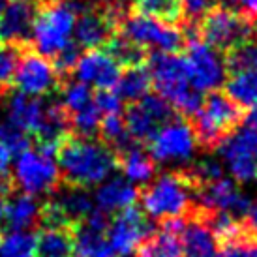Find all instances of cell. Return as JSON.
Here are the masks:
<instances>
[{
    "mask_svg": "<svg viewBox=\"0 0 257 257\" xmlns=\"http://www.w3.org/2000/svg\"><path fill=\"white\" fill-rule=\"evenodd\" d=\"M150 223L145 212L130 207L116 212L107 225V242L114 255L128 257L149 238Z\"/></svg>",
    "mask_w": 257,
    "mask_h": 257,
    "instance_id": "12",
    "label": "cell"
},
{
    "mask_svg": "<svg viewBox=\"0 0 257 257\" xmlns=\"http://www.w3.org/2000/svg\"><path fill=\"white\" fill-rule=\"evenodd\" d=\"M73 73L77 81L86 86H94L98 90H111L120 77V66L107 51L88 49L79 55L77 62L73 66Z\"/></svg>",
    "mask_w": 257,
    "mask_h": 257,
    "instance_id": "16",
    "label": "cell"
},
{
    "mask_svg": "<svg viewBox=\"0 0 257 257\" xmlns=\"http://www.w3.org/2000/svg\"><path fill=\"white\" fill-rule=\"evenodd\" d=\"M122 36L141 49H156V53H177L184 47V34L169 23H162L143 14L126 15L120 23Z\"/></svg>",
    "mask_w": 257,
    "mask_h": 257,
    "instance_id": "10",
    "label": "cell"
},
{
    "mask_svg": "<svg viewBox=\"0 0 257 257\" xmlns=\"http://www.w3.org/2000/svg\"><path fill=\"white\" fill-rule=\"evenodd\" d=\"M242 120L240 107L229 98L227 94L212 92L201 101L199 109L193 113V132L197 137V143L205 149L212 150L225 139V137L238 128V122Z\"/></svg>",
    "mask_w": 257,
    "mask_h": 257,
    "instance_id": "5",
    "label": "cell"
},
{
    "mask_svg": "<svg viewBox=\"0 0 257 257\" xmlns=\"http://www.w3.org/2000/svg\"><path fill=\"white\" fill-rule=\"evenodd\" d=\"M244 8L250 15L257 17V0H244Z\"/></svg>",
    "mask_w": 257,
    "mask_h": 257,
    "instance_id": "43",
    "label": "cell"
},
{
    "mask_svg": "<svg viewBox=\"0 0 257 257\" xmlns=\"http://www.w3.org/2000/svg\"><path fill=\"white\" fill-rule=\"evenodd\" d=\"M114 15L100 10L83 8L77 15L75 29H73V42L83 49H100L101 45L113 38Z\"/></svg>",
    "mask_w": 257,
    "mask_h": 257,
    "instance_id": "18",
    "label": "cell"
},
{
    "mask_svg": "<svg viewBox=\"0 0 257 257\" xmlns=\"http://www.w3.org/2000/svg\"><path fill=\"white\" fill-rule=\"evenodd\" d=\"M14 179L23 193L40 197L57 190L60 182V171L53 156L29 147L17 154L14 165Z\"/></svg>",
    "mask_w": 257,
    "mask_h": 257,
    "instance_id": "6",
    "label": "cell"
},
{
    "mask_svg": "<svg viewBox=\"0 0 257 257\" xmlns=\"http://www.w3.org/2000/svg\"><path fill=\"white\" fill-rule=\"evenodd\" d=\"M36 10L34 0H6L0 12L2 38L12 43H23L29 40Z\"/></svg>",
    "mask_w": 257,
    "mask_h": 257,
    "instance_id": "20",
    "label": "cell"
},
{
    "mask_svg": "<svg viewBox=\"0 0 257 257\" xmlns=\"http://www.w3.org/2000/svg\"><path fill=\"white\" fill-rule=\"evenodd\" d=\"M180 4H182V17L197 23L214 8V0H180Z\"/></svg>",
    "mask_w": 257,
    "mask_h": 257,
    "instance_id": "39",
    "label": "cell"
},
{
    "mask_svg": "<svg viewBox=\"0 0 257 257\" xmlns=\"http://www.w3.org/2000/svg\"><path fill=\"white\" fill-rule=\"evenodd\" d=\"M197 184L190 175L182 173H164L152 180L139 193L145 214L152 220H171L182 218L192 208Z\"/></svg>",
    "mask_w": 257,
    "mask_h": 257,
    "instance_id": "4",
    "label": "cell"
},
{
    "mask_svg": "<svg viewBox=\"0 0 257 257\" xmlns=\"http://www.w3.org/2000/svg\"><path fill=\"white\" fill-rule=\"evenodd\" d=\"M107 53L118 62V66L124 68H134L141 66L145 62V49L134 42H130L126 36H113L107 43Z\"/></svg>",
    "mask_w": 257,
    "mask_h": 257,
    "instance_id": "32",
    "label": "cell"
},
{
    "mask_svg": "<svg viewBox=\"0 0 257 257\" xmlns=\"http://www.w3.org/2000/svg\"><path fill=\"white\" fill-rule=\"evenodd\" d=\"M150 86H152V81H150L149 70L143 66H134V68H126V72L120 73L114 85V92L122 100L139 101L149 94Z\"/></svg>",
    "mask_w": 257,
    "mask_h": 257,
    "instance_id": "27",
    "label": "cell"
},
{
    "mask_svg": "<svg viewBox=\"0 0 257 257\" xmlns=\"http://www.w3.org/2000/svg\"><path fill=\"white\" fill-rule=\"evenodd\" d=\"M36 235L29 229H12L0 236V257H36Z\"/></svg>",
    "mask_w": 257,
    "mask_h": 257,
    "instance_id": "29",
    "label": "cell"
},
{
    "mask_svg": "<svg viewBox=\"0 0 257 257\" xmlns=\"http://www.w3.org/2000/svg\"><path fill=\"white\" fill-rule=\"evenodd\" d=\"M101 139L107 145H111V149H118L126 150L130 145H134L132 137H130L128 130H126V122L122 118V114H103L100 122V130Z\"/></svg>",
    "mask_w": 257,
    "mask_h": 257,
    "instance_id": "31",
    "label": "cell"
},
{
    "mask_svg": "<svg viewBox=\"0 0 257 257\" xmlns=\"http://www.w3.org/2000/svg\"><path fill=\"white\" fill-rule=\"evenodd\" d=\"M120 164L124 179L130 180L132 184H147L149 180H152L156 171V162L136 145H130L126 150H122Z\"/></svg>",
    "mask_w": 257,
    "mask_h": 257,
    "instance_id": "25",
    "label": "cell"
},
{
    "mask_svg": "<svg viewBox=\"0 0 257 257\" xmlns=\"http://www.w3.org/2000/svg\"><path fill=\"white\" fill-rule=\"evenodd\" d=\"M107 214L94 208L73 229V257H114L107 242Z\"/></svg>",
    "mask_w": 257,
    "mask_h": 257,
    "instance_id": "17",
    "label": "cell"
},
{
    "mask_svg": "<svg viewBox=\"0 0 257 257\" xmlns=\"http://www.w3.org/2000/svg\"><path fill=\"white\" fill-rule=\"evenodd\" d=\"M221 171H223V165H221L218 160L208 158V160H203V162H199V164L193 167V173L190 177L193 179L195 184H197V180H199L201 184H207V182H212V180L220 179Z\"/></svg>",
    "mask_w": 257,
    "mask_h": 257,
    "instance_id": "37",
    "label": "cell"
},
{
    "mask_svg": "<svg viewBox=\"0 0 257 257\" xmlns=\"http://www.w3.org/2000/svg\"><path fill=\"white\" fill-rule=\"evenodd\" d=\"M152 86L160 98L182 114H193L199 109L203 96L190 83L182 57L175 53H154L149 58Z\"/></svg>",
    "mask_w": 257,
    "mask_h": 257,
    "instance_id": "3",
    "label": "cell"
},
{
    "mask_svg": "<svg viewBox=\"0 0 257 257\" xmlns=\"http://www.w3.org/2000/svg\"><path fill=\"white\" fill-rule=\"evenodd\" d=\"M173 118V107L158 94H147L126 113V130L136 141H150V137Z\"/></svg>",
    "mask_w": 257,
    "mask_h": 257,
    "instance_id": "13",
    "label": "cell"
},
{
    "mask_svg": "<svg viewBox=\"0 0 257 257\" xmlns=\"http://www.w3.org/2000/svg\"><path fill=\"white\" fill-rule=\"evenodd\" d=\"M0 38H2V34H0Z\"/></svg>",
    "mask_w": 257,
    "mask_h": 257,
    "instance_id": "46",
    "label": "cell"
},
{
    "mask_svg": "<svg viewBox=\"0 0 257 257\" xmlns=\"http://www.w3.org/2000/svg\"><path fill=\"white\" fill-rule=\"evenodd\" d=\"M38 253L42 257H72L73 255V229L49 227L45 225L36 235Z\"/></svg>",
    "mask_w": 257,
    "mask_h": 257,
    "instance_id": "26",
    "label": "cell"
},
{
    "mask_svg": "<svg viewBox=\"0 0 257 257\" xmlns=\"http://www.w3.org/2000/svg\"><path fill=\"white\" fill-rule=\"evenodd\" d=\"M58 171L66 184L90 188L100 186L114 173L118 158L103 141L92 137H66L57 152Z\"/></svg>",
    "mask_w": 257,
    "mask_h": 257,
    "instance_id": "1",
    "label": "cell"
},
{
    "mask_svg": "<svg viewBox=\"0 0 257 257\" xmlns=\"http://www.w3.org/2000/svg\"><path fill=\"white\" fill-rule=\"evenodd\" d=\"M94 101L100 109L101 116L103 114H120L122 113V100L118 94L114 92L113 88L111 90H100V92L94 96Z\"/></svg>",
    "mask_w": 257,
    "mask_h": 257,
    "instance_id": "38",
    "label": "cell"
},
{
    "mask_svg": "<svg viewBox=\"0 0 257 257\" xmlns=\"http://www.w3.org/2000/svg\"><path fill=\"white\" fill-rule=\"evenodd\" d=\"M197 137L184 118L167 120L149 141V154L156 164H188L197 150Z\"/></svg>",
    "mask_w": 257,
    "mask_h": 257,
    "instance_id": "7",
    "label": "cell"
},
{
    "mask_svg": "<svg viewBox=\"0 0 257 257\" xmlns=\"http://www.w3.org/2000/svg\"><path fill=\"white\" fill-rule=\"evenodd\" d=\"M199 201L207 212H227L236 218L246 216L253 205L248 193H244L233 179H220L201 184Z\"/></svg>",
    "mask_w": 257,
    "mask_h": 257,
    "instance_id": "15",
    "label": "cell"
},
{
    "mask_svg": "<svg viewBox=\"0 0 257 257\" xmlns=\"http://www.w3.org/2000/svg\"><path fill=\"white\" fill-rule=\"evenodd\" d=\"M4 4H6V0H0V12H2V8H4Z\"/></svg>",
    "mask_w": 257,
    "mask_h": 257,
    "instance_id": "45",
    "label": "cell"
},
{
    "mask_svg": "<svg viewBox=\"0 0 257 257\" xmlns=\"http://www.w3.org/2000/svg\"><path fill=\"white\" fill-rule=\"evenodd\" d=\"M81 10V4L70 0H49L38 8L29 36L36 53L47 58H57L62 51L73 45V29Z\"/></svg>",
    "mask_w": 257,
    "mask_h": 257,
    "instance_id": "2",
    "label": "cell"
},
{
    "mask_svg": "<svg viewBox=\"0 0 257 257\" xmlns=\"http://www.w3.org/2000/svg\"><path fill=\"white\" fill-rule=\"evenodd\" d=\"M92 101H94V94L90 90V86H86L81 81L68 83L64 86V90H62V109H64L66 116H70V114L85 109Z\"/></svg>",
    "mask_w": 257,
    "mask_h": 257,
    "instance_id": "34",
    "label": "cell"
},
{
    "mask_svg": "<svg viewBox=\"0 0 257 257\" xmlns=\"http://www.w3.org/2000/svg\"><path fill=\"white\" fill-rule=\"evenodd\" d=\"M220 158L236 184H250L257 179V132L240 126L235 128L220 145Z\"/></svg>",
    "mask_w": 257,
    "mask_h": 257,
    "instance_id": "8",
    "label": "cell"
},
{
    "mask_svg": "<svg viewBox=\"0 0 257 257\" xmlns=\"http://www.w3.org/2000/svg\"><path fill=\"white\" fill-rule=\"evenodd\" d=\"M137 14L154 17L162 23L175 25L182 19V4L180 0H132Z\"/></svg>",
    "mask_w": 257,
    "mask_h": 257,
    "instance_id": "30",
    "label": "cell"
},
{
    "mask_svg": "<svg viewBox=\"0 0 257 257\" xmlns=\"http://www.w3.org/2000/svg\"><path fill=\"white\" fill-rule=\"evenodd\" d=\"M19 60H21L19 43H0V92H4L14 85V77L15 72H17V66H19Z\"/></svg>",
    "mask_w": 257,
    "mask_h": 257,
    "instance_id": "33",
    "label": "cell"
},
{
    "mask_svg": "<svg viewBox=\"0 0 257 257\" xmlns=\"http://www.w3.org/2000/svg\"><path fill=\"white\" fill-rule=\"evenodd\" d=\"M244 126H248V128L257 132V105L250 107V113L244 116Z\"/></svg>",
    "mask_w": 257,
    "mask_h": 257,
    "instance_id": "42",
    "label": "cell"
},
{
    "mask_svg": "<svg viewBox=\"0 0 257 257\" xmlns=\"http://www.w3.org/2000/svg\"><path fill=\"white\" fill-rule=\"evenodd\" d=\"M40 214H42V205L38 203L36 197L19 193L6 201L2 220H6L10 229H29L36 221H40Z\"/></svg>",
    "mask_w": 257,
    "mask_h": 257,
    "instance_id": "24",
    "label": "cell"
},
{
    "mask_svg": "<svg viewBox=\"0 0 257 257\" xmlns=\"http://www.w3.org/2000/svg\"><path fill=\"white\" fill-rule=\"evenodd\" d=\"M137 199L139 192L136 184H132L124 177H109L98 186L94 195V207L103 214H116L124 208L134 207Z\"/></svg>",
    "mask_w": 257,
    "mask_h": 257,
    "instance_id": "21",
    "label": "cell"
},
{
    "mask_svg": "<svg viewBox=\"0 0 257 257\" xmlns=\"http://www.w3.org/2000/svg\"><path fill=\"white\" fill-rule=\"evenodd\" d=\"M6 190H2L0 188V220H2V216H4V205H6V199H4V195H6Z\"/></svg>",
    "mask_w": 257,
    "mask_h": 257,
    "instance_id": "44",
    "label": "cell"
},
{
    "mask_svg": "<svg viewBox=\"0 0 257 257\" xmlns=\"http://www.w3.org/2000/svg\"><path fill=\"white\" fill-rule=\"evenodd\" d=\"M218 257H257V235L248 229L221 244Z\"/></svg>",
    "mask_w": 257,
    "mask_h": 257,
    "instance_id": "35",
    "label": "cell"
},
{
    "mask_svg": "<svg viewBox=\"0 0 257 257\" xmlns=\"http://www.w3.org/2000/svg\"><path fill=\"white\" fill-rule=\"evenodd\" d=\"M0 143L4 145L12 154H19L23 150L29 149L30 137L27 132L14 126L12 122H2L0 124Z\"/></svg>",
    "mask_w": 257,
    "mask_h": 257,
    "instance_id": "36",
    "label": "cell"
},
{
    "mask_svg": "<svg viewBox=\"0 0 257 257\" xmlns=\"http://www.w3.org/2000/svg\"><path fill=\"white\" fill-rule=\"evenodd\" d=\"M12 152L0 143V188L2 190H10V167H12Z\"/></svg>",
    "mask_w": 257,
    "mask_h": 257,
    "instance_id": "40",
    "label": "cell"
},
{
    "mask_svg": "<svg viewBox=\"0 0 257 257\" xmlns=\"http://www.w3.org/2000/svg\"><path fill=\"white\" fill-rule=\"evenodd\" d=\"M180 244L184 257H218L220 244L207 225V221L192 220L188 221L180 233Z\"/></svg>",
    "mask_w": 257,
    "mask_h": 257,
    "instance_id": "22",
    "label": "cell"
},
{
    "mask_svg": "<svg viewBox=\"0 0 257 257\" xmlns=\"http://www.w3.org/2000/svg\"><path fill=\"white\" fill-rule=\"evenodd\" d=\"M136 257H184L180 235L162 227L160 233L147 238L139 248Z\"/></svg>",
    "mask_w": 257,
    "mask_h": 257,
    "instance_id": "28",
    "label": "cell"
},
{
    "mask_svg": "<svg viewBox=\"0 0 257 257\" xmlns=\"http://www.w3.org/2000/svg\"><path fill=\"white\" fill-rule=\"evenodd\" d=\"M190 83L195 90L212 92L225 83L227 64L220 51L214 49L203 40L192 38L186 45V55L182 57Z\"/></svg>",
    "mask_w": 257,
    "mask_h": 257,
    "instance_id": "9",
    "label": "cell"
},
{
    "mask_svg": "<svg viewBox=\"0 0 257 257\" xmlns=\"http://www.w3.org/2000/svg\"><path fill=\"white\" fill-rule=\"evenodd\" d=\"M246 220H248V227L246 229L253 235H257V203L250 207L248 214H246Z\"/></svg>",
    "mask_w": 257,
    "mask_h": 257,
    "instance_id": "41",
    "label": "cell"
},
{
    "mask_svg": "<svg viewBox=\"0 0 257 257\" xmlns=\"http://www.w3.org/2000/svg\"><path fill=\"white\" fill-rule=\"evenodd\" d=\"M51 107L53 103H45L42 98L15 92L8 100V122L36 137L49 118Z\"/></svg>",
    "mask_w": 257,
    "mask_h": 257,
    "instance_id": "19",
    "label": "cell"
},
{
    "mask_svg": "<svg viewBox=\"0 0 257 257\" xmlns=\"http://www.w3.org/2000/svg\"><path fill=\"white\" fill-rule=\"evenodd\" d=\"M199 23L203 42L220 53H229L251 36V21L231 8H212Z\"/></svg>",
    "mask_w": 257,
    "mask_h": 257,
    "instance_id": "11",
    "label": "cell"
},
{
    "mask_svg": "<svg viewBox=\"0 0 257 257\" xmlns=\"http://www.w3.org/2000/svg\"><path fill=\"white\" fill-rule=\"evenodd\" d=\"M17 90L29 96L42 98L51 94L58 85V72L55 64L40 53H25L21 55L17 72L14 77Z\"/></svg>",
    "mask_w": 257,
    "mask_h": 257,
    "instance_id": "14",
    "label": "cell"
},
{
    "mask_svg": "<svg viewBox=\"0 0 257 257\" xmlns=\"http://www.w3.org/2000/svg\"><path fill=\"white\" fill-rule=\"evenodd\" d=\"M225 90L227 96L238 107H253L257 105V66L227 70Z\"/></svg>",
    "mask_w": 257,
    "mask_h": 257,
    "instance_id": "23",
    "label": "cell"
}]
</instances>
